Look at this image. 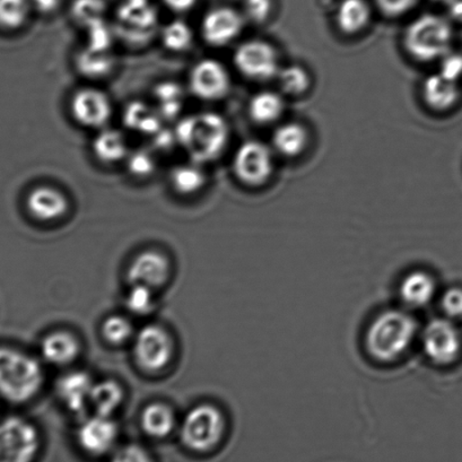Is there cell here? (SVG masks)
<instances>
[{"mask_svg":"<svg viewBox=\"0 0 462 462\" xmlns=\"http://www.w3.org/2000/svg\"><path fill=\"white\" fill-rule=\"evenodd\" d=\"M171 276V263L167 255L155 250H146L133 259L127 269L130 285H143L158 290L167 284Z\"/></svg>","mask_w":462,"mask_h":462,"instance_id":"cell-13","label":"cell"},{"mask_svg":"<svg viewBox=\"0 0 462 462\" xmlns=\"http://www.w3.org/2000/svg\"><path fill=\"white\" fill-rule=\"evenodd\" d=\"M439 73L444 78L459 82L462 78V55L459 52H448L446 56L439 60Z\"/></svg>","mask_w":462,"mask_h":462,"instance_id":"cell-43","label":"cell"},{"mask_svg":"<svg viewBox=\"0 0 462 462\" xmlns=\"http://www.w3.org/2000/svg\"><path fill=\"white\" fill-rule=\"evenodd\" d=\"M192 42H194V33L186 22L180 20L170 22L162 30V42L170 51H186L190 48Z\"/></svg>","mask_w":462,"mask_h":462,"instance_id":"cell-32","label":"cell"},{"mask_svg":"<svg viewBox=\"0 0 462 462\" xmlns=\"http://www.w3.org/2000/svg\"><path fill=\"white\" fill-rule=\"evenodd\" d=\"M106 13L103 0H75L71 5V16L85 29L106 21Z\"/></svg>","mask_w":462,"mask_h":462,"instance_id":"cell-34","label":"cell"},{"mask_svg":"<svg viewBox=\"0 0 462 462\" xmlns=\"http://www.w3.org/2000/svg\"><path fill=\"white\" fill-rule=\"evenodd\" d=\"M116 60L110 51H94L85 48L76 57V66L79 73L88 78H103L114 69Z\"/></svg>","mask_w":462,"mask_h":462,"instance_id":"cell-29","label":"cell"},{"mask_svg":"<svg viewBox=\"0 0 462 462\" xmlns=\"http://www.w3.org/2000/svg\"><path fill=\"white\" fill-rule=\"evenodd\" d=\"M44 371L37 358L14 348L0 347V394L6 401L23 403L42 392Z\"/></svg>","mask_w":462,"mask_h":462,"instance_id":"cell-3","label":"cell"},{"mask_svg":"<svg viewBox=\"0 0 462 462\" xmlns=\"http://www.w3.org/2000/svg\"><path fill=\"white\" fill-rule=\"evenodd\" d=\"M30 0H0V26L4 29H20L28 21Z\"/></svg>","mask_w":462,"mask_h":462,"instance_id":"cell-33","label":"cell"},{"mask_svg":"<svg viewBox=\"0 0 462 462\" xmlns=\"http://www.w3.org/2000/svg\"><path fill=\"white\" fill-rule=\"evenodd\" d=\"M102 336L106 343L120 346L134 337V329L132 321L124 316L107 317L102 324Z\"/></svg>","mask_w":462,"mask_h":462,"instance_id":"cell-35","label":"cell"},{"mask_svg":"<svg viewBox=\"0 0 462 462\" xmlns=\"http://www.w3.org/2000/svg\"><path fill=\"white\" fill-rule=\"evenodd\" d=\"M174 134L192 162L200 164L222 154L230 138V129L222 116L204 112L181 119Z\"/></svg>","mask_w":462,"mask_h":462,"instance_id":"cell-2","label":"cell"},{"mask_svg":"<svg viewBox=\"0 0 462 462\" xmlns=\"http://www.w3.org/2000/svg\"><path fill=\"white\" fill-rule=\"evenodd\" d=\"M71 114L79 125L88 128H102L110 120V98L101 89L83 88L74 94Z\"/></svg>","mask_w":462,"mask_h":462,"instance_id":"cell-16","label":"cell"},{"mask_svg":"<svg viewBox=\"0 0 462 462\" xmlns=\"http://www.w3.org/2000/svg\"><path fill=\"white\" fill-rule=\"evenodd\" d=\"M442 311L448 319H457L462 318V289L460 287H451L447 290L439 300Z\"/></svg>","mask_w":462,"mask_h":462,"instance_id":"cell-40","label":"cell"},{"mask_svg":"<svg viewBox=\"0 0 462 462\" xmlns=\"http://www.w3.org/2000/svg\"><path fill=\"white\" fill-rule=\"evenodd\" d=\"M420 335L419 322L411 313L405 309H388L367 326L365 351L380 365H393L411 351Z\"/></svg>","mask_w":462,"mask_h":462,"instance_id":"cell-1","label":"cell"},{"mask_svg":"<svg viewBox=\"0 0 462 462\" xmlns=\"http://www.w3.org/2000/svg\"><path fill=\"white\" fill-rule=\"evenodd\" d=\"M423 97L428 106L435 110H448L455 106L460 97L457 82L437 73L424 80Z\"/></svg>","mask_w":462,"mask_h":462,"instance_id":"cell-21","label":"cell"},{"mask_svg":"<svg viewBox=\"0 0 462 462\" xmlns=\"http://www.w3.org/2000/svg\"><path fill=\"white\" fill-rule=\"evenodd\" d=\"M197 2H199V0H163L165 6H167L170 11L176 13L191 11L192 8L196 6Z\"/></svg>","mask_w":462,"mask_h":462,"instance_id":"cell-46","label":"cell"},{"mask_svg":"<svg viewBox=\"0 0 462 462\" xmlns=\"http://www.w3.org/2000/svg\"><path fill=\"white\" fill-rule=\"evenodd\" d=\"M111 462H154V460L145 448L138 444H128L114 453Z\"/></svg>","mask_w":462,"mask_h":462,"instance_id":"cell-42","label":"cell"},{"mask_svg":"<svg viewBox=\"0 0 462 462\" xmlns=\"http://www.w3.org/2000/svg\"><path fill=\"white\" fill-rule=\"evenodd\" d=\"M308 143L307 129L302 125L287 123L280 125L273 134V147L286 158H294L304 151Z\"/></svg>","mask_w":462,"mask_h":462,"instance_id":"cell-26","label":"cell"},{"mask_svg":"<svg viewBox=\"0 0 462 462\" xmlns=\"http://www.w3.org/2000/svg\"><path fill=\"white\" fill-rule=\"evenodd\" d=\"M124 120L129 129L146 136L154 137L163 129L164 119L158 109L139 101L130 103L125 110Z\"/></svg>","mask_w":462,"mask_h":462,"instance_id":"cell-22","label":"cell"},{"mask_svg":"<svg viewBox=\"0 0 462 462\" xmlns=\"http://www.w3.org/2000/svg\"><path fill=\"white\" fill-rule=\"evenodd\" d=\"M438 282L424 269H415L402 277L398 286V295L406 309L428 307L437 295Z\"/></svg>","mask_w":462,"mask_h":462,"instance_id":"cell-17","label":"cell"},{"mask_svg":"<svg viewBox=\"0 0 462 462\" xmlns=\"http://www.w3.org/2000/svg\"><path fill=\"white\" fill-rule=\"evenodd\" d=\"M31 6L42 14H51L60 5V0H30Z\"/></svg>","mask_w":462,"mask_h":462,"instance_id":"cell-45","label":"cell"},{"mask_svg":"<svg viewBox=\"0 0 462 462\" xmlns=\"http://www.w3.org/2000/svg\"><path fill=\"white\" fill-rule=\"evenodd\" d=\"M278 82L282 91L290 96H300L310 87V76L303 67L287 66L277 74Z\"/></svg>","mask_w":462,"mask_h":462,"instance_id":"cell-36","label":"cell"},{"mask_svg":"<svg viewBox=\"0 0 462 462\" xmlns=\"http://www.w3.org/2000/svg\"><path fill=\"white\" fill-rule=\"evenodd\" d=\"M173 356V339L162 326L146 325L134 337V357L143 371L156 374L164 370Z\"/></svg>","mask_w":462,"mask_h":462,"instance_id":"cell-7","label":"cell"},{"mask_svg":"<svg viewBox=\"0 0 462 462\" xmlns=\"http://www.w3.org/2000/svg\"><path fill=\"white\" fill-rule=\"evenodd\" d=\"M158 111L163 119H171L180 114L183 105V91L176 83H162L155 89Z\"/></svg>","mask_w":462,"mask_h":462,"instance_id":"cell-31","label":"cell"},{"mask_svg":"<svg viewBox=\"0 0 462 462\" xmlns=\"http://www.w3.org/2000/svg\"><path fill=\"white\" fill-rule=\"evenodd\" d=\"M375 4L385 16L397 17L410 12L417 0H375Z\"/></svg>","mask_w":462,"mask_h":462,"instance_id":"cell-44","label":"cell"},{"mask_svg":"<svg viewBox=\"0 0 462 462\" xmlns=\"http://www.w3.org/2000/svg\"><path fill=\"white\" fill-rule=\"evenodd\" d=\"M452 40L450 22L439 15L424 14L408 25L403 43L415 60L433 61L441 60L451 51Z\"/></svg>","mask_w":462,"mask_h":462,"instance_id":"cell-4","label":"cell"},{"mask_svg":"<svg viewBox=\"0 0 462 462\" xmlns=\"http://www.w3.org/2000/svg\"><path fill=\"white\" fill-rule=\"evenodd\" d=\"M93 384L92 378L87 372L74 371L58 381L57 393L70 411L82 414L89 405Z\"/></svg>","mask_w":462,"mask_h":462,"instance_id":"cell-19","label":"cell"},{"mask_svg":"<svg viewBox=\"0 0 462 462\" xmlns=\"http://www.w3.org/2000/svg\"><path fill=\"white\" fill-rule=\"evenodd\" d=\"M158 24V11L151 0H123L116 12L118 34L134 46L150 42Z\"/></svg>","mask_w":462,"mask_h":462,"instance_id":"cell-8","label":"cell"},{"mask_svg":"<svg viewBox=\"0 0 462 462\" xmlns=\"http://www.w3.org/2000/svg\"><path fill=\"white\" fill-rule=\"evenodd\" d=\"M233 169L245 185H263L273 174V151L266 143L258 141L241 143L233 159Z\"/></svg>","mask_w":462,"mask_h":462,"instance_id":"cell-11","label":"cell"},{"mask_svg":"<svg viewBox=\"0 0 462 462\" xmlns=\"http://www.w3.org/2000/svg\"><path fill=\"white\" fill-rule=\"evenodd\" d=\"M191 92L205 101H217L226 96L231 87L228 71L215 60H204L194 66L189 76Z\"/></svg>","mask_w":462,"mask_h":462,"instance_id":"cell-12","label":"cell"},{"mask_svg":"<svg viewBox=\"0 0 462 462\" xmlns=\"http://www.w3.org/2000/svg\"><path fill=\"white\" fill-rule=\"evenodd\" d=\"M420 338L424 356L434 365H451L460 356L461 335L447 317L430 321L420 331Z\"/></svg>","mask_w":462,"mask_h":462,"instance_id":"cell-6","label":"cell"},{"mask_svg":"<svg viewBox=\"0 0 462 462\" xmlns=\"http://www.w3.org/2000/svg\"><path fill=\"white\" fill-rule=\"evenodd\" d=\"M171 183L179 194L194 195L206 185V174L199 163L179 165L171 173Z\"/></svg>","mask_w":462,"mask_h":462,"instance_id":"cell-30","label":"cell"},{"mask_svg":"<svg viewBox=\"0 0 462 462\" xmlns=\"http://www.w3.org/2000/svg\"><path fill=\"white\" fill-rule=\"evenodd\" d=\"M447 5L448 17L452 21L462 22V0H450Z\"/></svg>","mask_w":462,"mask_h":462,"instance_id":"cell-47","label":"cell"},{"mask_svg":"<svg viewBox=\"0 0 462 462\" xmlns=\"http://www.w3.org/2000/svg\"><path fill=\"white\" fill-rule=\"evenodd\" d=\"M125 307L136 316H146L154 310V290L143 285H132L125 296Z\"/></svg>","mask_w":462,"mask_h":462,"instance_id":"cell-37","label":"cell"},{"mask_svg":"<svg viewBox=\"0 0 462 462\" xmlns=\"http://www.w3.org/2000/svg\"><path fill=\"white\" fill-rule=\"evenodd\" d=\"M433 2L448 4L450 0H433Z\"/></svg>","mask_w":462,"mask_h":462,"instance_id":"cell-48","label":"cell"},{"mask_svg":"<svg viewBox=\"0 0 462 462\" xmlns=\"http://www.w3.org/2000/svg\"><path fill=\"white\" fill-rule=\"evenodd\" d=\"M371 14L366 0H342L336 13V22L343 32L356 34L369 25Z\"/></svg>","mask_w":462,"mask_h":462,"instance_id":"cell-24","label":"cell"},{"mask_svg":"<svg viewBox=\"0 0 462 462\" xmlns=\"http://www.w3.org/2000/svg\"><path fill=\"white\" fill-rule=\"evenodd\" d=\"M128 169L134 177L145 178L155 171L154 155L146 150H138L128 155Z\"/></svg>","mask_w":462,"mask_h":462,"instance_id":"cell-38","label":"cell"},{"mask_svg":"<svg viewBox=\"0 0 462 462\" xmlns=\"http://www.w3.org/2000/svg\"><path fill=\"white\" fill-rule=\"evenodd\" d=\"M40 448L37 428L21 417L0 423V462H33Z\"/></svg>","mask_w":462,"mask_h":462,"instance_id":"cell-9","label":"cell"},{"mask_svg":"<svg viewBox=\"0 0 462 462\" xmlns=\"http://www.w3.org/2000/svg\"><path fill=\"white\" fill-rule=\"evenodd\" d=\"M176 415L171 407L162 402L151 403L142 412L141 424L148 437L164 439L176 428Z\"/></svg>","mask_w":462,"mask_h":462,"instance_id":"cell-23","label":"cell"},{"mask_svg":"<svg viewBox=\"0 0 462 462\" xmlns=\"http://www.w3.org/2000/svg\"><path fill=\"white\" fill-rule=\"evenodd\" d=\"M124 399V388L116 381L102 380L93 384L89 406L97 415L111 417L123 405Z\"/></svg>","mask_w":462,"mask_h":462,"instance_id":"cell-25","label":"cell"},{"mask_svg":"<svg viewBox=\"0 0 462 462\" xmlns=\"http://www.w3.org/2000/svg\"><path fill=\"white\" fill-rule=\"evenodd\" d=\"M87 31L88 48L94 49V51H110L114 33L106 21L89 26Z\"/></svg>","mask_w":462,"mask_h":462,"instance_id":"cell-39","label":"cell"},{"mask_svg":"<svg viewBox=\"0 0 462 462\" xmlns=\"http://www.w3.org/2000/svg\"><path fill=\"white\" fill-rule=\"evenodd\" d=\"M26 206L29 213L38 221L52 222L64 217L69 210V203L60 190L42 186L30 192Z\"/></svg>","mask_w":462,"mask_h":462,"instance_id":"cell-18","label":"cell"},{"mask_svg":"<svg viewBox=\"0 0 462 462\" xmlns=\"http://www.w3.org/2000/svg\"><path fill=\"white\" fill-rule=\"evenodd\" d=\"M285 109L281 94L263 91L255 94L249 102V115L257 124L267 125L280 119Z\"/></svg>","mask_w":462,"mask_h":462,"instance_id":"cell-28","label":"cell"},{"mask_svg":"<svg viewBox=\"0 0 462 462\" xmlns=\"http://www.w3.org/2000/svg\"><path fill=\"white\" fill-rule=\"evenodd\" d=\"M226 430V420L218 407L210 403L191 408L183 417L180 438L187 448L208 453L221 443Z\"/></svg>","mask_w":462,"mask_h":462,"instance_id":"cell-5","label":"cell"},{"mask_svg":"<svg viewBox=\"0 0 462 462\" xmlns=\"http://www.w3.org/2000/svg\"><path fill=\"white\" fill-rule=\"evenodd\" d=\"M93 152L102 162H119L128 156L127 141L119 130L105 129L94 138Z\"/></svg>","mask_w":462,"mask_h":462,"instance_id":"cell-27","label":"cell"},{"mask_svg":"<svg viewBox=\"0 0 462 462\" xmlns=\"http://www.w3.org/2000/svg\"><path fill=\"white\" fill-rule=\"evenodd\" d=\"M233 60L242 75L257 82L277 78L281 70L275 48L260 40L240 44Z\"/></svg>","mask_w":462,"mask_h":462,"instance_id":"cell-10","label":"cell"},{"mask_svg":"<svg viewBox=\"0 0 462 462\" xmlns=\"http://www.w3.org/2000/svg\"><path fill=\"white\" fill-rule=\"evenodd\" d=\"M244 23L245 16L233 8H215L205 15L201 34L210 46L224 47L239 37Z\"/></svg>","mask_w":462,"mask_h":462,"instance_id":"cell-14","label":"cell"},{"mask_svg":"<svg viewBox=\"0 0 462 462\" xmlns=\"http://www.w3.org/2000/svg\"><path fill=\"white\" fill-rule=\"evenodd\" d=\"M273 12V0H245V19L254 23H263Z\"/></svg>","mask_w":462,"mask_h":462,"instance_id":"cell-41","label":"cell"},{"mask_svg":"<svg viewBox=\"0 0 462 462\" xmlns=\"http://www.w3.org/2000/svg\"><path fill=\"white\" fill-rule=\"evenodd\" d=\"M118 434V426L111 417L96 414L79 426L78 442L84 452L101 457L114 448Z\"/></svg>","mask_w":462,"mask_h":462,"instance_id":"cell-15","label":"cell"},{"mask_svg":"<svg viewBox=\"0 0 462 462\" xmlns=\"http://www.w3.org/2000/svg\"><path fill=\"white\" fill-rule=\"evenodd\" d=\"M42 357L49 365L65 366L78 360L80 344L75 335L69 331H55L42 339Z\"/></svg>","mask_w":462,"mask_h":462,"instance_id":"cell-20","label":"cell"}]
</instances>
